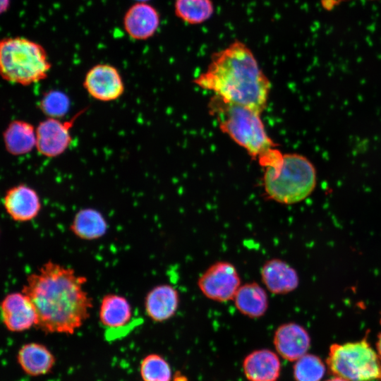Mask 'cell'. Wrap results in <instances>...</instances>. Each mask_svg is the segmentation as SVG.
<instances>
[{
	"mask_svg": "<svg viewBox=\"0 0 381 381\" xmlns=\"http://www.w3.org/2000/svg\"><path fill=\"white\" fill-rule=\"evenodd\" d=\"M132 308L126 298L116 294L104 295L99 307L101 324L108 328H120L131 320Z\"/></svg>",
	"mask_w": 381,
	"mask_h": 381,
	"instance_id": "20",
	"label": "cell"
},
{
	"mask_svg": "<svg viewBox=\"0 0 381 381\" xmlns=\"http://www.w3.org/2000/svg\"><path fill=\"white\" fill-rule=\"evenodd\" d=\"M1 318L5 327L12 332L26 331L37 324L35 306L22 291L7 294L1 303Z\"/></svg>",
	"mask_w": 381,
	"mask_h": 381,
	"instance_id": "10",
	"label": "cell"
},
{
	"mask_svg": "<svg viewBox=\"0 0 381 381\" xmlns=\"http://www.w3.org/2000/svg\"><path fill=\"white\" fill-rule=\"evenodd\" d=\"M325 381H348V380H346L341 377H332L330 379H328Z\"/></svg>",
	"mask_w": 381,
	"mask_h": 381,
	"instance_id": "28",
	"label": "cell"
},
{
	"mask_svg": "<svg viewBox=\"0 0 381 381\" xmlns=\"http://www.w3.org/2000/svg\"><path fill=\"white\" fill-rule=\"evenodd\" d=\"M326 361L336 377L348 381H381V356L366 338L332 344Z\"/></svg>",
	"mask_w": 381,
	"mask_h": 381,
	"instance_id": "6",
	"label": "cell"
},
{
	"mask_svg": "<svg viewBox=\"0 0 381 381\" xmlns=\"http://www.w3.org/2000/svg\"><path fill=\"white\" fill-rule=\"evenodd\" d=\"M40 111L47 117L61 119L66 115L70 108V99L64 92L49 90L39 102Z\"/></svg>",
	"mask_w": 381,
	"mask_h": 381,
	"instance_id": "25",
	"label": "cell"
},
{
	"mask_svg": "<svg viewBox=\"0 0 381 381\" xmlns=\"http://www.w3.org/2000/svg\"><path fill=\"white\" fill-rule=\"evenodd\" d=\"M107 227V222L102 213L90 207L78 210L70 225L71 232L76 237L85 241H93L102 237Z\"/></svg>",
	"mask_w": 381,
	"mask_h": 381,
	"instance_id": "21",
	"label": "cell"
},
{
	"mask_svg": "<svg viewBox=\"0 0 381 381\" xmlns=\"http://www.w3.org/2000/svg\"><path fill=\"white\" fill-rule=\"evenodd\" d=\"M84 89L93 99L103 102L117 100L125 92L119 71L109 64H97L86 73Z\"/></svg>",
	"mask_w": 381,
	"mask_h": 381,
	"instance_id": "9",
	"label": "cell"
},
{
	"mask_svg": "<svg viewBox=\"0 0 381 381\" xmlns=\"http://www.w3.org/2000/svg\"><path fill=\"white\" fill-rule=\"evenodd\" d=\"M377 1H381V0H377Z\"/></svg>",
	"mask_w": 381,
	"mask_h": 381,
	"instance_id": "29",
	"label": "cell"
},
{
	"mask_svg": "<svg viewBox=\"0 0 381 381\" xmlns=\"http://www.w3.org/2000/svg\"><path fill=\"white\" fill-rule=\"evenodd\" d=\"M160 15L157 8L147 2L131 6L123 16V25L130 38L146 40L152 37L160 25Z\"/></svg>",
	"mask_w": 381,
	"mask_h": 381,
	"instance_id": "12",
	"label": "cell"
},
{
	"mask_svg": "<svg viewBox=\"0 0 381 381\" xmlns=\"http://www.w3.org/2000/svg\"><path fill=\"white\" fill-rule=\"evenodd\" d=\"M2 137L5 149L11 155H24L36 148V127L28 121H11L4 129Z\"/></svg>",
	"mask_w": 381,
	"mask_h": 381,
	"instance_id": "17",
	"label": "cell"
},
{
	"mask_svg": "<svg viewBox=\"0 0 381 381\" xmlns=\"http://www.w3.org/2000/svg\"><path fill=\"white\" fill-rule=\"evenodd\" d=\"M232 301L238 312L252 319L265 315L269 306L265 289L256 282L241 284Z\"/></svg>",
	"mask_w": 381,
	"mask_h": 381,
	"instance_id": "18",
	"label": "cell"
},
{
	"mask_svg": "<svg viewBox=\"0 0 381 381\" xmlns=\"http://www.w3.org/2000/svg\"><path fill=\"white\" fill-rule=\"evenodd\" d=\"M325 373L322 360L313 354H305L296 361L294 377L296 381H320Z\"/></svg>",
	"mask_w": 381,
	"mask_h": 381,
	"instance_id": "24",
	"label": "cell"
},
{
	"mask_svg": "<svg viewBox=\"0 0 381 381\" xmlns=\"http://www.w3.org/2000/svg\"><path fill=\"white\" fill-rule=\"evenodd\" d=\"M87 279L49 260L28 275L22 291L37 315L36 327L46 333L73 334L89 318L92 298L84 289Z\"/></svg>",
	"mask_w": 381,
	"mask_h": 381,
	"instance_id": "1",
	"label": "cell"
},
{
	"mask_svg": "<svg viewBox=\"0 0 381 381\" xmlns=\"http://www.w3.org/2000/svg\"><path fill=\"white\" fill-rule=\"evenodd\" d=\"M263 187L268 198L282 204H294L307 198L316 184L312 163L298 154H283L264 168Z\"/></svg>",
	"mask_w": 381,
	"mask_h": 381,
	"instance_id": "4",
	"label": "cell"
},
{
	"mask_svg": "<svg viewBox=\"0 0 381 381\" xmlns=\"http://www.w3.org/2000/svg\"><path fill=\"white\" fill-rule=\"evenodd\" d=\"M210 112L216 117L221 130L243 147L266 167L276 164L282 157L279 150L267 135L260 112L224 101L214 95Z\"/></svg>",
	"mask_w": 381,
	"mask_h": 381,
	"instance_id": "3",
	"label": "cell"
},
{
	"mask_svg": "<svg viewBox=\"0 0 381 381\" xmlns=\"http://www.w3.org/2000/svg\"><path fill=\"white\" fill-rule=\"evenodd\" d=\"M194 83L225 102L260 113L266 107L270 90L269 79L253 52L238 40L214 52L207 68Z\"/></svg>",
	"mask_w": 381,
	"mask_h": 381,
	"instance_id": "2",
	"label": "cell"
},
{
	"mask_svg": "<svg viewBox=\"0 0 381 381\" xmlns=\"http://www.w3.org/2000/svg\"><path fill=\"white\" fill-rule=\"evenodd\" d=\"M17 361L23 370L31 376L48 373L55 363V358L49 349L42 344L30 342L18 350Z\"/></svg>",
	"mask_w": 381,
	"mask_h": 381,
	"instance_id": "19",
	"label": "cell"
},
{
	"mask_svg": "<svg viewBox=\"0 0 381 381\" xmlns=\"http://www.w3.org/2000/svg\"><path fill=\"white\" fill-rule=\"evenodd\" d=\"M52 64L40 43L25 37H8L0 42L1 78L13 84L28 86L48 76Z\"/></svg>",
	"mask_w": 381,
	"mask_h": 381,
	"instance_id": "5",
	"label": "cell"
},
{
	"mask_svg": "<svg viewBox=\"0 0 381 381\" xmlns=\"http://www.w3.org/2000/svg\"><path fill=\"white\" fill-rule=\"evenodd\" d=\"M197 284L207 298L225 303L233 300L241 280L234 265L228 261H217L202 272Z\"/></svg>",
	"mask_w": 381,
	"mask_h": 381,
	"instance_id": "7",
	"label": "cell"
},
{
	"mask_svg": "<svg viewBox=\"0 0 381 381\" xmlns=\"http://www.w3.org/2000/svg\"><path fill=\"white\" fill-rule=\"evenodd\" d=\"M3 205L7 214L17 222L32 221L42 209L37 192L24 183L13 186L6 191Z\"/></svg>",
	"mask_w": 381,
	"mask_h": 381,
	"instance_id": "11",
	"label": "cell"
},
{
	"mask_svg": "<svg viewBox=\"0 0 381 381\" xmlns=\"http://www.w3.org/2000/svg\"><path fill=\"white\" fill-rule=\"evenodd\" d=\"M174 381H187V379L186 377L180 375L179 376H176Z\"/></svg>",
	"mask_w": 381,
	"mask_h": 381,
	"instance_id": "27",
	"label": "cell"
},
{
	"mask_svg": "<svg viewBox=\"0 0 381 381\" xmlns=\"http://www.w3.org/2000/svg\"><path fill=\"white\" fill-rule=\"evenodd\" d=\"M260 277L266 289L276 295L294 291L299 282L296 270L286 262L277 258L270 259L262 265Z\"/></svg>",
	"mask_w": 381,
	"mask_h": 381,
	"instance_id": "15",
	"label": "cell"
},
{
	"mask_svg": "<svg viewBox=\"0 0 381 381\" xmlns=\"http://www.w3.org/2000/svg\"><path fill=\"white\" fill-rule=\"evenodd\" d=\"M376 347H377V353L381 356V333H380L377 336Z\"/></svg>",
	"mask_w": 381,
	"mask_h": 381,
	"instance_id": "26",
	"label": "cell"
},
{
	"mask_svg": "<svg viewBox=\"0 0 381 381\" xmlns=\"http://www.w3.org/2000/svg\"><path fill=\"white\" fill-rule=\"evenodd\" d=\"M140 372L143 381H171V368L159 354L151 353L144 357L140 363Z\"/></svg>",
	"mask_w": 381,
	"mask_h": 381,
	"instance_id": "23",
	"label": "cell"
},
{
	"mask_svg": "<svg viewBox=\"0 0 381 381\" xmlns=\"http://www.w3.org/2000/svg\"><path fill=\"white\" fill-rule=\"evenodd\" d=\"M214 12L212 0H175L174 2L175 16L188 25L204 23Z\"/></svg>",
	"mask_w": 381,
	"mask_h": 381,
	"instance_id": "22",
	"label": "cell"
},
{
	"mask_svg": "<svg viewBox=\"0 0 381 381\" xmlns=\"http://www.w3.org/2000/svg\"><path fill=\"white\" fill-rule=\"evenodd\" d=\"M243 370L248 381H277L281 363L274 352L266 349H258L245 357Z\"/></svg>",
	"mask_w": 381,
	"mask_h": 381,
	"instance_id": "16",
	"label": "cell"
},
{
	"mask_svg": "<svg viewBox=\"0 0 381 381\" xmlns=\"http://www.w3.org/2000/svg\"><path fill=\"white\" fill-rule=\"evenodd\" d=\"M87 108L67 120L47 117L36 127V150L41 155L54 158L64 153L72 142L71 129Z\"/></svg>",
	"mask_w": 381,
	"mask_h": 381,
	"instance_id": "8",
	"label": "cell"
},
{
	"mask_svg": "<svg viewBox=\"0 0 381 381\" xmlns=\"http://www.w3.org/2000/svg\"><path fill=\"white\" fill-rule=\"evenodd\" d=\"M180 296L173 286L162 284L154 286L145 296L144 308L147 316L162 322L173 318L179 306Z\"/></svg>",
	"mask_w": 381,
	"mask_h": 381,
	"instance_id": "14",
	"label": "cell"
},
{
	"mask_svg": "<svg viewBox=\"0 0 381 381\" xmlns=\"http://www.w3.org/2000/svg\"><path fill=\"white\" fill-rule=\"evenodd\" d=\"M273 344L283 358L296 361L306 354L310 346V338L302 326L288 322L277 327L274 334Z\"/></svg>",
	"mask_w": 381,
	"mask_h": 381,
	"instance_id": "13",
	"label": "cell"
}]
</instances>
